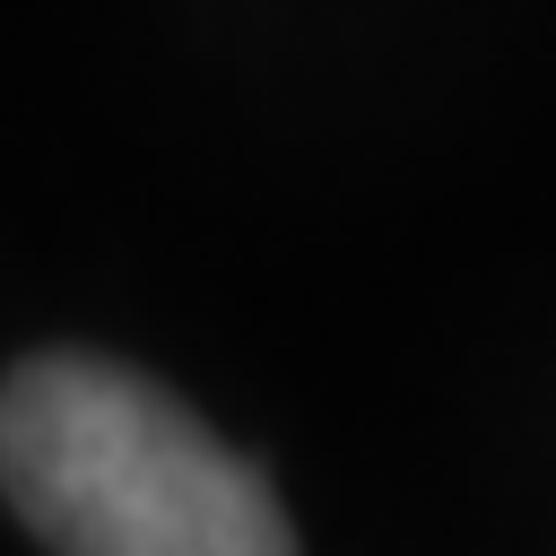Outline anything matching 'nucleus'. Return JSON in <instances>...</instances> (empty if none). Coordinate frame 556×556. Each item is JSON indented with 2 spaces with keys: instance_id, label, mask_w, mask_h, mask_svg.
Returning a JSON list of instances; mask_svg holds the SVG:
<instances>
[{
  "instance_id": "f257e3e1",
  "label": "nucleus",
  "mask_w": 556,
  "mask_h": 556,
  "mask_svg": "<svg viewBox=\"0 0 556 556\" xmlns=\"http://www.w3.org/2000/svg\"><path fill=\"white\" fill-rule=\"evenodd\" d=\"M0 495L52 556H295L278 486L165 382L87 348L9 365Z\"/></svg>"
}]
</instances>
